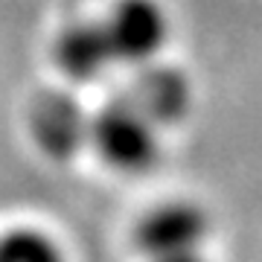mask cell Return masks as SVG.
<instances>
[{
    "label": "cell",
    "instance_id": "cell-1",
    "mask_svg": "<svg viewBox=\"0 0 262 262\" xmlns=\"http://www.w3.org/2000/svg\"><path fill=\"white\" fill-rule=\"evenodd\" d=\"M91 143L99 158L120 172H146L160 155L158 125L128 96L114 99L91 117Z\"/></svg>",
    "mask_w": 262,
    "mask_h": 262
},
{
    "label": "cell",
    "instance_id": "cell-2",
    "mask_svg": "<svg viewBox=\"0 0 262 262\" xmlns=\"http://www.w3.org/2000/svg\"><path fill=\"white\" fill-rule=\"evenodd\" d=\"M102 29L117 61L143 67L166 47L169 15L160 0H117L102 18Z\"/></svg>",
    "mask_w": 262,
    "mask_h": 262
},
{
    "label": "cell",
    "instance_id": "cell-3",
    "mask_svg": "<svg viewBox=\"0 0 262 262\" xmlns=\"http://www.w3.org/2000/svg\"><path fill=\"white\" fill-rule=\"evenodd\" d=\"M207 233H210V219L198 204L166 201L140 219L134 230V245L143 256L160 259L172 253L201 251Z\"/></svg>",
    "mask_w": 262,
    "mask_h": 262
},
{
    "label": "cell",
    "instance_id": "cell-4",
    "mask_svg": "<svg viewBox=\"0 0 262 262\" xmlns=\"http://www.w3.org/2000/svg\"><path fill=\"white\" fill-rule=\"evenodd\" d=\"M29 131L44 155L67 160L91 143V117L73 96L44 94L29 111Z\"/></svg>",
    "mask_w": 262,
    "mask_h": 262
},
{
    "label": "cell",
    "instance_id": "cell-5",
    "mask_svg": "<svg viewBox=\"0 0 262 262\" xmlns=\"http://www.w3.org/2000/svg\"><path fill=\"white\" fill-rule=\"evenodd\" d=\"M56 64L73 82H94L117 64L102 20H84L67 27L56 41Z\"/></svg>",
    "mask_w": 262,
    "mask_h": 262
},
{
    "label": "cell",
    "instance_id": "cell-6",
    "mask_svg": "<svg viewBox=\"0 0 262 262\" xmlns=\"http://www.w3.org/2000/svg\"><path fill=\"white\" fill-rule=\"evenodd\" d=\"M143 67L146 70L137 76L128 99L158 128L160 125H175V122H181L187 117L189 99H192L187 79L178 70H172V67H151V64H143Z\"/></svg>",
    "mask_w": 262,
    "mask_h": 262
},
{
    "label": "cell",
    "instance_id": "cell-7",
    "mask_svg": "<svg viewBox=\"0 0 262 262\" xmlns=\"http://www.w3.org/2000/svg\"><path fill=\"white\" fill-rule=\"evenodd\" d=\"M0 262H67L61 245L44 230L18 227L0 236Z\"/></svg>",
    "mask_w": 262,
    "mask_h": 262
},
{
    "label": "cell",
    "instance_id": "cell-8",
    "mask_svg": "<svg viewBox=\"0 0 262 262\" xmlns=\"http://www.w3.org/2000/svg\"><path fill=\"white\" fill-rule=\"evenodd\" d=\"M151 262H207L201 251H187V253H172V256H160Z\"/></svg>",
    "mask_w": 262,
    "mask_h": 262
}]
</instances>
